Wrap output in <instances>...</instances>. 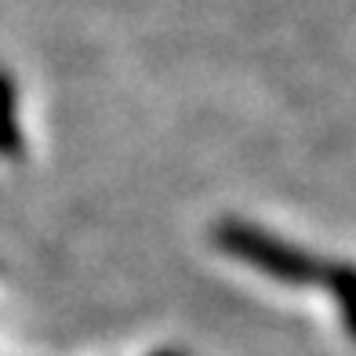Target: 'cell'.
Listing matches in <instances>:
<instances>
[{
    "label": "cell",
    "instance_id": "6da1fadb",
    "mask_svg": "<svg viewBox=\"0 0 356 356\" xmlns=\"http://www.w3.org/2000/svg\"><path fill=\"white\" fill-rule=\"evenodd\" d=\"M215 240H218V248L225 254H233L244 266L258 269L262 277L291 284V287L323 284V273H327V266L316 262L309 251L291 248V244H284L280 236L258 229V225L236 222V218L233 222H222L218 229H215Z\"/></svg>",
    "mask_w": 356,
    "mask_h": 356
},
{
    "label": "cell",
    "instance_id": "7a4b0ae2",
    "mask_svg": "<svg viewBox=\"0 0 356 356\" xmlns=\"http://www.w3.org/2000/svg\"><path fill=\"white\" fill-rule=\"evenodd\" d=\"M323 284L331 287V295L338 302V313H342V323H346V334L356 342V266H346V262H334L323 273Z\"/></svg>",
    "mask_w": 356,
    "mask_h": 356
},
{
    "label": "cell",
    "instance_id": "3957f363",
    "mask_svg": "<svg viewBox=\"0 0 356 356\" xmlns=\"http://www.w3.org/2000/svg\"><path fill=\"white\" fill-rule=\"evenodd\" d=\"M0 153L15 156L22 153V135H19V117H15V88L0 73Z\"/></svg>",
    "mask_w": 356,
    "mask_h": 356
},
{
    "label": "cell",
    "instance_id": "277c9868",
    "mask_svg": "<svg viewBox=\"0 0 356 356\" xmlns=\"http://www.w3.org/2000/svg\"><path fill=\"white\" fill-rule=\"evenodd\" d=\"M153 356H186V353H171V349H168V353H153Z\"/></svg>",
    "mask_w": 356,
    "mask_h": 356
}]
</instances>
